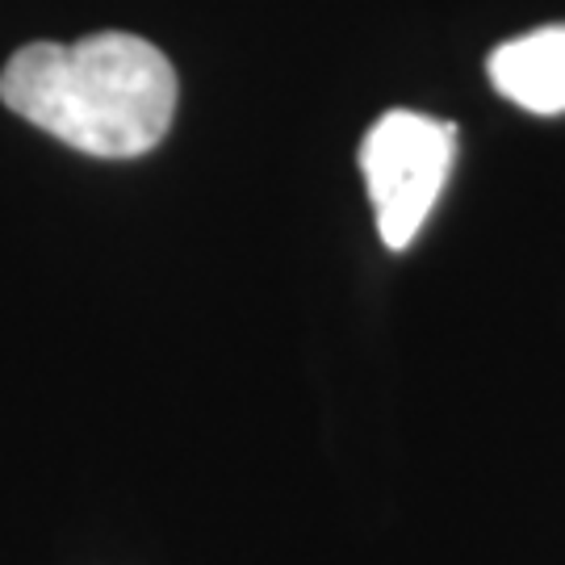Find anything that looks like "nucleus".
<instances>
[{
    "label": "nucleus",
    "mask_w": 565,
    "mask_h": 565,
    "mask_svg": "<svg viewBox=\"0 0 565 565\" xmlns=\"http://www.w3.org/2000/svg\"><path fill=\"white\" fill-rule=\"evenodd\" d=\"M177 67L139 34L30 42L0 72V102L51 139L97 160H135L160 147L177 118Z\"/></svg>",
    "instance_id": "1"
},
{
    "label": "nucleus",
    "mask_w": 565,
    "mask_h": 565,
    "mask_svg": "<svg viewBox=\"0 0 565 565\" xmlns=\"http://www.w3.org/2000/svg\"><path fill=\"white\" fill-rule=\"evenodd\" d=\"M457 156V126L415 109H390L369 126L361 142V172L377 235L390 252H403L424 231L440 202Z\"/></svg>",
    "instance_id": "2"
},
{
    "label": "nucleus",
    "mask_w": 565,
    "mask_h": 565,
    "mask_svg": "<svg viewBox=\"0 0 565 565\" xmlns=\"http://www.w3.org/2000/svg\"><path fill=\"white\" fill-rule=\"evenodd\" d=\"M490 84L527 114H565V25H541L490 55Z\"/></svg>",
    "instance_id": "3"
}]
</instances>
